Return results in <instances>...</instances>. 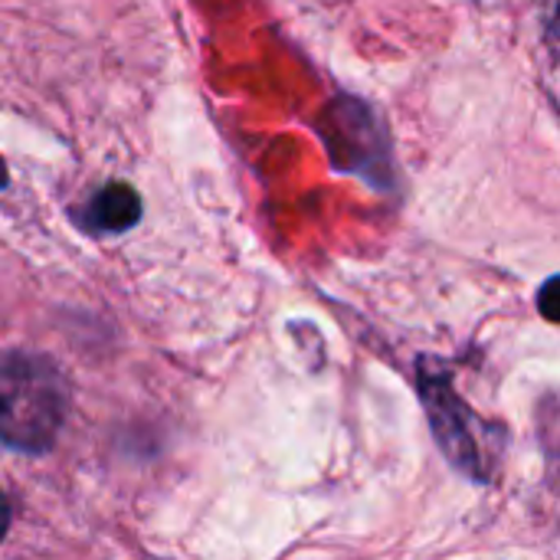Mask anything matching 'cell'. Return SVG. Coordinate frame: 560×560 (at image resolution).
Masks as SVG:
<instances>
[{
	"mask_svg": "<svg viewBox=\"0 0 560 560\" xmlns=\"http://www.w3.org/2000/svg\"><path fill=\"white\" fill-rule=\"evenodd\" d=\"M66 420L62 374L30 354L0 361V443L20 453H43L56 443Z\"/></svg>",
	"mask_w": 560,
	"mask_h": 560,
	"instance_id": "obj_1",
	"label": "cell"
},
{
	"mask_svg": "<svg viewBox=\"0 0 560 560\" xmlns=\"http://www.w3.org/2000/svg\"><path fill=\"white\" fill-rule=\"evenodd\" d=\"M79 220L92 233H125L141 220V197L131 184L112 180L98 194H92Z\"/></svg>",
	"mask_w": 560,
	"mask_h": 560,
	"instance_id": "obj_2",
	"label": "cell"
},
{
	"mask_svg": "<svg viewBox=\"0 0 560 560\" xmlns=\"http://www.w3.org/2000/svg\"><path fill=\"white\" fill-rule=\"evenodd\" d=\"M7 528H10V502H7V495L0 492V541H3V535H7Z\"/></svg>",
	"mask_w": 560,
	"mask_h": 560,
	"instance_id": "obj_3",
	"label": "cell"
},
{
	"mask_svg": "<svg viewBox=\"0 0 560 560\" xmlns=\"http://www.w3.org/2000/svg\"><path fill=\"white\" fill-rule=\"evenodd\" d=\"M7 187V167H3V161H0V190Z\"/></svg>",
	"mask_w": 560,
	"mask_h": 560,
	"instance_id": "obj_4",
	"label": "cell"
}]
</instances>
